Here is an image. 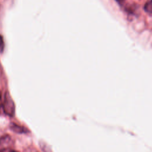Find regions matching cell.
Masks as SVG:
<instances>
[{
  "label": "cell",
  "instance_id": "ba28073f",
  "mask_svg": "<svg viewBox=\"0 0 152 152\" xmlns=\"http://www.w3.org/2000/svg\"><path fill=\"white\" fill-rule=\"evenodd\" d=\"M118 1H121V0H118Z\"/></svg>",
  "mask_w": 152,
  "mask_h": 152
},
{
  "label": "cell",
  "instance_id": "277c9868",
  "mask_svg": "<svg viewBox=\"0 0 152 152\" xmlns=\"http://www.w3.org/2000/svg\"><path fill=\"white\" fill-rule=\"evenodd\" d=\"M144 10L148 13H152V1H148L145 4Z\"/></svg>",
  "mask_w": 152,
  "mask_h": 152
},
{
  "label": "cell",
  "instance_id": "7a4b0ae2",
  "mask_svg": "<svg viewBox=\"0 0 152 152\" xmlns=\"http://www.w3.org/2000/svg\"><path fill=\"white\" fill-rule=\"evenodd\" d=\"M10 129L17 134H25L28 132V131L24 127L17 125L15 123H11L10 125Z\"/></svg>",
  "mask_w": 152,
  "mask_h": 152
},
{
  "label": "cell",
  "instance_id": "3957f363",
  "mask_svg": "<svg viewBox=\"0 0 152 152\" xmlns=\"http://www.w3.org/2000/svg\"><path fill=\"white\" fill-rule=\"evenodd\" d=\"M11 140V137L8 135H5L0 138V145L7 144L10 142Z\"/></svg>",
  "mask_w": 152,
  "mask_h": 152
},
{
  "label": "cell",
  "instance_id": "6da1fadb",
  "mask_svg": "<svg viewBox=\"0 0 152 152\" xmlns=\"http://www.w3.org/2000/svg\"><path fill=\"white\" fill-rule=\"evenodd\" d=\"M2 107L5 113L10 116H13L15 113V105L8 91H6L2 103Z\"/></svg>",
  "mask_w": 152,
  "mask_h": 152
},
{
  "label": "cell",
  "instance_id": "5b68a950",
  "mask_svg": "<svg viewBox=\"0 0 152 152\" xmlns=\"http://www.w3.org/2000/svg\"><path fill=\"white\" fill-rule=\"evenodd\" d=\"M4 49V43L3 37L1 35H0V52H2Z\"/></svg>",
  "mask_w": 152,
  "mask_h": 152
},
{
  "label": "cell",
  "instance_id": "52a82bcc",
  "mask_svg": "<svg viewBox=\"0 0 152 152\" xmlns=\"http://www.w3.org/2000/svg\"><path fill=\"white\" fill-rule=\"evenodd\" d=\"M0 151H14V150H11V149H1L0 150Z\"/></svg>",
  "mask_w": 152,
  "mask_h": 152
},
{
  "label": "cell",
  "instance_id": "8992f818",
  "mask_svg": "<svg viewBox=\"0 0 152 152\" xmlns=\"http://www.w3.org/2000/svg\"><path fill=\"white\" fill-rule=\"evenodd\" d=\"M2 103H3V101L2 100V95H1V93L0 92V107L2 106Z\"/></svg>",
  "mask_w": 152,
  "mask_h": 152
},
{
  "label": "cell",
  "instance_id": "9c48e42d",
  "mask_svg": "<svg viewBox=\"0 0 152 152\" xmlns=\"http://www.w3.org/2000/svg\"><path fill=\"white\" fill-rule=\"evenodd\" d=\"M151 1H152V0H151Z\"/></svg>",
  "mask_w": 152,
  "mask_h": 152
}]
</instances>
